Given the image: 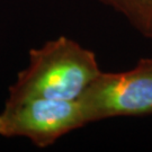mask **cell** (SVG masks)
<instances>
[{
  "label": "cell",
  "mask_w": 152,
  "mask_h": 152,
  "mask_svg": "<svg viewBox=\"0 0 152 152\" xmlns=\"http://www.w3.org/2000/svg\"><path fill=\"white\" fill-rule=\"evenodd\" d=\"M96 54L65 36L29 50L28 65L9 87L7 100H78L100 73Z\"/></svg>",
  "instance_id": "cell-1"
},
{
  "label": "cell",
  "mask_w": 152,
  "mask_h": 152,
  "mask_svg": "<svg viewBox=\"0 0 152 152\" xmlns=\"http://www.w3.org/2000/svg\"><path fill=\"white\" fill-rule=\"evenodd\" d=\"M78 102L88 123L152 114V58L123 72H100Z\"/></svg>",
  "instance_id": "cell-2"
},
{
  "label": "cell",
  "mask_w": 152,
  "mask_h": 152,
  "mask_svg": "<svg viewBox=\"0 0 152 152\" xmlns=\"http://www.w3.org/2000/svg\"><path fill=\"white\" fill-rule=\"evenodd\" d=\"M86 124L78 100L44 98L6 100L0 112V135L26 137L42 149Z\"/></svg>",
  "instance_id": "cell-3"
},
{
  "label": "cell",
  "mask_w": 152,
  "mask_h": 152,
  "mask_svg": "<svg viewBox=\"0 0 152 152\" xmlns=\"http://www.w3.org/2000/svg\"><path fill=\"white\" fill-rule=\"evenodd\" d=\"M118 11L139 33L152 41V0H97Z\"/></svg>",
  "instance_id": "cell-4"
}]
</instances>
